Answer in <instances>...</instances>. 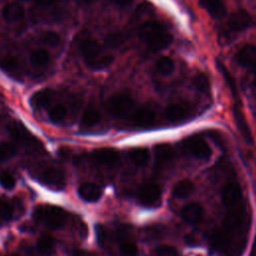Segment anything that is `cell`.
<instances>
[{
	"mask_svg": "<svg viewBox=\"0 0 256 256\" xmlns=\"http://www.w3.org/2000/svg\"><path fill=\"white\" fill-rule=\"evenodd\" d=\"M203 208L198 203H189L181 210L182 219L189 224H196L203 218Z\"/></svg>",
	"mask_w": 256,
	"mask_h": 256,
	"instance_id": "cell-18",
	"label": "cell"
},
{
	"mask_svg": "<svg viewBox=\"0 0 256 256\" xmlns=\"http://www.w3.org/2000/svg\"><path fill=\"white\" fill-rule=\"evenodd\" d=\"M37 249L42 255H45V256L51 255L55 249L54 238L49 235L41 236L37 241Z\"/></svg>",
	"mask_w": 256,
	"mask_h": 256,
	"instance_id": "cell-27",
	"label": "cell"
},
{
	"mask_svg": "<svg viewBox=\"0 0 256 256\" xmlns=\"http://www.w3.org/2000/svg\"><path fill=\"white\" fill-rule=\"evenodd\" d=\"M9 131L11 136H13V138L18 140L19 142L24 143L26 145H33V146L37 145V139H35L29 133V131H27L25 127H23L19 123L15 125H11L9 128Z\"/></svg>",
	"mask_w": 256,
	"mask_h": 256,
	"instance_id": "cell-22",
	"label": "cell"
},
{
	"mask_svg": "<svg viewBox=\"0 0 256 256\" xmlns=\"http://www.w3.org/2000/svg\"><path fill=\"white\" fill-rule=\"evenodd\" d=\"M236 60L243 67H256V46L246 45L241 48L236 55Z\"/></svg>",
	"mask_w": 256,
	"mask_h": 256,
	"instance_id": "cell-19",
	"label": "cell"
},
{
	"mask_svg": "<svg viewBox=\"0 0 256 256\" xmlns=\"http://www.w3.org/2000/svg\"><path fill=\"white\" fill-rule=\"evenodd\" d=\"M189 108L180 103H173L165 108V117L171 123H179L187 118Z\"/></svg>",
	"mask_w": 256,
	"mask_h": 256,
	"instance_id": "cell-16",
	"label": "cell"
},
{
	"mask_svg": "<svg viewBox=\"0 0 256 256\" xmlns=\"http://www.w3.org/2000/svg\"><path fill=\"white\" fill-rule=\"evenodd\" d=\"M138 34L153 51L162 50L172 42V35L161 24L153 21L143 23L139 27Z\"/></svg>",
	"mask_w": 256,
	"mask_h": 256,
	"instance_id": "cell-3",
	"label": "cell"
},
{
	"mask_svg": "<svg viewBox=\"0 0 256 256\" xmlns=\"http://www.w3.org/2000/svg\"><path fill=\"white\" fill-rule=\"evenodd\" d=\"M139 203L146 207H153L159 204L161 199V188L155 182H146L142 184L137 192Z\"/></svg>",
	"mask_w": 256,
	"mask_h": 256,
	"instance_id": "cell-8",
	"label": "cell"
},
{
	"mask_svg": "<svg viewBox=\"0 0 256 256\" xmlns=\"http://www.w3.org/2000/svg\"><path fill=\"white\" fill-rule=\"evenodd\" d=\"M78 195L84 201L96 202L102 196V190L97 184L86 182L78 187Z\"/></svg>",
	"mask_w": 256,
	"mask_h": 256,
	"instance_id": "cell-17",
	"label": "cell"
},
{
	"mask_svg": "<svg viewBox=\"0 0 256 256\" xmlns=\"http://www.w3.org/2000/svg\"><path fill=\"white\" fill-rule=\"evenodd\" d=\"M29 60L34 67H45L50 61V55L46 49L39 48L30 53Z\"/></svg>",
	"mask_w": 256,
	"mask_h": 256,
	"instance_id": "cell-26",
	"label": "cell"
},
{
	"mask_svg": "<svg viewBox=\"0 0 256 256\" xmlns=\"http://www.w3.org/2000/svg\"><path fill=\"white\" fill-rule=\"evenodd\" d=\"M129 158L134 165L138 167H142L148 163L150 158V153L147 148L136 147L129 151Z\"/></svg>",
	"mask_w": 256,
	"mask_h": 256,
	"instance_id": "cell-25",
	"label": "cell"
},
{
	"mask_svg": "<svg viewBox=\"0 0 256 256\" xmlns=\"http://www.w3.org/2000/svg\"><path fill=\"white\" fill-rule=\"evenodd\" d=\"M251 256H256V237H255V241H254L253 249H252V252H251Z\"/></svg>",
	"mask_w": 256,
	"mask_h": 256,
	"instance_id": "cell-40",
	"label": "cell"
},
{
	"mask_svg": "<svg viewBox=\"0 0 256 256\" xmlns=\"http://www.w3.org/2000/svg\"><path fill=\"white\" fill-rule=\"evenodd\" d=\"M175 69L174 61L168 56H161L155 63V70L161 75H169Z\"/></svg>",
	"mask_w": 256,
	"mask_h": 256,
	"instance_id": "cell-28",
	"label": "cell"
},
{
	"mask_svg": "<svg viewBox=\"0 0 256 256\" xmlns=\"http://www.w3.org/2000/svg\"><path fill=\"white\" fill-rule=\"evenodd\" d=\"M181 150L196 159L208 160L211 156V148L205 139L199 135H192L180 142Z\"/></svg>",
	"mask_w": 256,
	"mask_h": 256,
	"instance_id": "cell-6",
	"label": "cell"
},
{
	"mask_svg": "<svg viewBox=\"0 0 256 256\" xmlns=\"http://www.w3.org/2000/svg\"><path fill=\"white\" fill-rule=\"evenodd\" d=\"M5 256H19V254H17V253H13V254H8V255H5Z\"/></svg>",
	"mask_w": 256,
	"mask_h": 256,
	"instance_id": "cell-42",
	"label": "cell"
},
{
	"mask_svg": "<svg viewBox=\"0 0 256 256\" xmlns=\"http://www.w3.org/2000/svg\"><path fill=\"white\" fill-rule=\"evenodd\" d=\"M22 1H33V0H22Z\"/></svg>",
	"mask_w": 256,
	"mask_h": 256,
	"instance_id": "cell-43",
	"label": "cell"
},
{
	"mask_svg": "<svg viewBox=\"0 0 256 256\" xmlns=\"http://www.w3.org/2000/svg\"><path fill=\"white\" fill-rule=\"evenodd\" d=\"M34 216L52 229H59L63 227L67 220L65 210L54 205H44L36 208Z\"/></svg>",
	"mask_w": 256,
	"mask_h": 256,
	"instance_id": "cell-5",
	"label": "cell"
},
{
	"mask_svg": "<svg viewBox=\"0 0 256 256\" xmlns=\"http://www.w3.org/2000/svg\"><path fill=\"white\" fill-rule=\"evenodd\" d=\"M0 184L3 188L7 190H11L15 187L16 181L14 176L8 172V171H3L0 173Z\"/></svg>",
	"mask_w": 256,
	"mask_h": 256,
	"instance_id": "cell-35",
	"label": "cell"
},
{
	"mask_svg": "<svg viewBox=\"0 0 256 256\" xmlns=\"http://www.w3.org/2000/svg\"><path fill=\"white\" fill-rule=\"evenodd\" d=\"M58 0H33V2H35L37 5L39 6H51L53 4H55Z\"/></svg>",
	"mask_w": 256,
	"mask_h": 256,
	"instance_id": "cell-37",
	"label": "cell"
},
{
	"mask_svg": "<svg viewBox=\"0 0 256 256\" xmlns=\"http://www.w3.org/2000/svg\"><path fill=\"white\" fill-rule=\"evenodd\" d=\"M217 67L219 69V71L221 72L224 80L226 81L228 87L230 88L233 100H234V104H233V116H234V120L236 122V126L239 130V132L241 133V135L243 136V138L245 139V141L249 144L253 143V137L251 134V130L249 128L248 122L245 118V115L243 113V109H242V104H241V98L239 96L238 93V89L235 83V80L233 78V76L230 74V72L227 70V68L219 61L216 62Z\"/></svg>",
	"mask_w": 256,
	"mask_h": 256,
	"instance_id": "cell-2",
	"label": "cell"
},
{
	"mask_svg": "<svg viewBox=\"0 0 256 256\" xmlns=\"http://www.w3.org/2000/svg\"><path fill=\"white\" fill-rule=\"evenodd\" d=\"M174 159V150L171 145L167 143L157 144L154 147L155 166L158 169H163L169 166Z\"/></svg>",
	"mask_w": 256,
	"mask_h": 256,
	"instance_id": "cell-12",
	"label": "cell"
},
{
	"mask_svg": "<svg viewBox=\"0 0 256 256\" xmlns=\"http://www.w3.org/2000/svg\"><path fill=\"white\" fill-rule=\"evenodd\" d=\"M253 84H254V86L256 87V73H255V76H254V78H253Z\"/></svg>",
	"mask_w": 256,
	"mask_h": 256,
	"instance_id": "cell-41",
	"label": "cell"
},
{
	"mask_svg": "<svg viewBox=\"0 0 256 256\" xmlns=\"http://www.w3.org/2000/svg\"><path fill=\"white\" fill-rule=\"evenodd\" d=\"M253 24V19L250 14L246 10H237L233 12L227 21L221 26L220 35L223 38H230L247 28H249Z\"/></svg>",
	"mask_w": 256,
	"mask_h": 256,
	"instance_id": "cell-4",
	"label": "cell"
},
{
	"mask_svg": "<svg viewBox=\"0 0 256 256\" xmlns=\"http://www.w3.org/2000/svg\"><path fill=\"white\" fill-rule=\"evenodd\" d=\"M119 250L125 256H137L138 254L137 245L130 241L122 242L119 246Z\"/></svg>",
	"mask_w": 256,
	"mask_h": 256,
	"instance_id": "cell-36",
	"label": "cell"
},
{
	"mask_svg": "<svg viewBox=\"0 0 256 256\" xmlns=\"http://www.w3.org/2000/svg\"><path fill=\"white\" fill-rule=\"evenodd\" d=\"M114 4L120 6V7H124V6H128L132 0H111Z\"/></svg>",
	"mask_w": 256,
	"mask_h": 256,
	"instance_id": "cell-38",
	"label": "cell"
},
{
	"mask_svg": "<svg viewBox=\"0 0 256 256\" xmlns=\"http://www.w3.org/2000/svg\"><path fill=\"white\" fill-rule=\"evenodd\" d=\"M55 97V91L51 88H44L36 91L30 98V103L33 107L41 109L47 108L52 103Z\"/></svg>",
	"mask_w": 256,
	"mask_h": 256,
	"instance_id": "cell-15",
	"label": "cell"
},
{
	"mask_svg": "<svg viewBox=\"0 0 256 256\" xmlns=\"http://www.w3.org/2000/svg\"><path fill=\"white\" fill-rule=\"evenodd\" d=\"M75 1L80 3V4H90V3H93V2H95L97 0H75Z\"/></svg>",
	"mask_w": 256,
	"mask_h": 256,
	"instance_id": "cell-39",
	"label": "cell"
},
{
	"mask_svg": "<svg viewBox=\"0 0 256 256\" xmlns=\"http://www.w3.org/2000/svg\"><path fill=\"white\" fill-rule=\"evenodd\" d=\"M42 182L53 189H61L65 184V176L62 170L56 167H47L41 173Z\"/></svg>",
	"mask_w": 256,
	"mask_h": 256,
	"instance_id": "cell-13",
	"label": "cell"
},
{
	"mask_svg": "<svg viewBox=\"0 0 256 256\" xmlns=\"http://www.w3.org/2000/svg\"><path fill=\"white\" fill-rule=\"evenodd\" d=\"M1 15L6 22L16 23L23 19L25 15V10L20 3L10 2L2 7Z\"/></svg>",
	"mask_w": 256,
	"mask_h": 256,
	"instance_id": "cell-14",
	"label": "cell"
},
{
	"mask_svg": "<svg viewBox=\"0 0 256 256\" xmlns=\"http://www.w3.org/2000/svg\"><path fill=\"white\" fill-rule=\"evenodd\" d=\"M17 152L16 146L11 142H2L0 144V160L6 161L15 156Z\"/></svg>",
	"mask_w": 256,
	"mask_h": 256,
	"instance_id": "cell-32",
	"label": "cell"
},
{
	"mask_svg": "<svg viewBox=\"0 0 256 256\" xmlns=\"http://www.w3.org/2000/svg\"><path fill=\"white\" fill-rule=\"evenodd\" d=\"M221 199L226 209L236 208L244 205L241 187L235 181L229 182L223 187L221 192Z\"/></svg>",
	"mask_w": 256,
	"mask_h": 256,
	"instance_id": "cell-9",
	"label": "cell"
},
{
	"mask_svg": "<svg viewBox=\"0 0 256 256\" xmlns=\"http://www.w3.org/2000/svg\"><path fill=\"white\" fill-rule=\"evenodd\" d=\"M195 190V185L191 180L183 179L175 183L172 188V195L177 199H185L193 194Z\"/></svg>",
	"mask_w": 256,
	"mask_h": 256,
	"instance_id": "cell-23",
	"label": "cell"
},
{
	"mask_svg": "<svg viewBox=\"0 0 256 256\" xmlns=\"http://www.w3.org/2000/svg\"><path fill=\"white\" fill-rule=\"evenodd\" d=\"M67 114V110L65 108L64 105L62 104H55L53 106H51L48 110V116L49 119L53 122V123H61Z\"/></svg>",
	"mask_w": 256,
	"mask_h": 256,
	"instance_id": "cell-29",
	"label": "cell"
},
{
	"mask_svg": "<svg viewBox=\"0 0 256 256\" xmlns=\"http://www.w3.org/2000/svg\"><path fill=\"white\" fill-rule=\"evenodd\" d=\"M40 39L41 41L49 46V47H57L59 46L60 42H61V37L60 35L53 31V30H47V31H44L41 36H40Z\"/></svg>",
	"mask_w": 256,
	"mask_h": 256,
	"instance_id": "cell-30",
	"label": "cell"
},
{
	"mask_svg": "<svg viewBox=\"0 0 256 256\" xmlns=\"http://www.w3.org/2000/svg\"><path fill=\"white\" fill-rule=\"evenodd\" d=\"M78 49L85 65L91 70H101L113 62V56L104 52L100 43L93 37L84 36L78 44Z\"/></svg>",
	"mask_w": 256,
	"mask_h": 256,
	"instance_id": "cell-1",
	"label": "cell"
},
{
	"mask_svg": "<svg viewBox=\"0 0 256 256\" xmlns=\"http://www.w3.org/2000/svg\"><path fill=\"white\" fill-rule=\"evenodd\" d=\"M199 3L215 19H221L226 15V7L222 0H199Z\"/></svg>",
	"mask_w": 256,
	"mask_h": 256,
	"instance_id": "cell-21",
	"label": "cell"
},
{
	"mask_svg": "<svg viewBox=\"0 0 256 256\" xmlns=\"http://www.w3.org/2000/svg\"><path fill=\"white\" fill-rule=\"evenodd\" d=\"M153 256H180L177 249L170 245L157 246L153 251Z\"/></svg>",
	"mask_w": 256,
	"mask_h": 256,
	"instance_id": "cell-33",
	"label": "cell"
},
{
	"mask_svg": "<svg viewBox=\"0 0 256 256\" xmlns=\"http://www.w3.org/2000/svg\"><path fill=\"white\" fill-rule=\"evenodd\" d=\"M91 156L96 163L104 166H115L120 161L119 152L114 148L104 147L95 149Z\"/></svg>",
	"mask_w": 256,
	"mask_h": 256,
	"instance_id": "cell-11",
	"label": "cell"
},
{
	"mask_svg": "<svg viewBox=\"0 0 256 256\" xmlns=\"http://www.w3.org/2000/svg\"><path fill=\"white\" fill-rule=\"evenodd\" d=\"M14 209L13 206L7 201L0 202V219L3 221H9L13 218Z\"/></svg>",
	"mask_w": 256,
	"mask_h": 256,
	"instance_id": "cell-34",
	"label": "cell"
},
{
	"mask_svg": "<svg viewBox=\"0 0 256 256\" xmlns=\"http://www.w3.org/2000/svg\"><path fill=\"white\" fill-rule=\"evenodd\" d=\"M135 107L134 99L128 94H115L107 101L108 113L118 119H123L132 114Z\"/></svg>",
	"mask_w": 256,
	"mask_h": 256,
	"instance_id": "cell-7",
	"label": "cell"
},
{
	"mask_svg": "<svg viewBox=\"0 0 256 256\" xmlns=\"http://www.w3.org/2000/svg\"><path fill=\"white\" fill-rule=\"evenodd\" d=\"M156 118V114L153 109L149 107H141L134 111L133 121L136 125L140 127H149L151 126Z\"/></svg>",
	"mask_w": 256,
	"mask_h": 256,
	"instance_id": "cell-20",
	"label": "cell"
},
{
	"mask_svg": "<svg viewBox=\"0 0 256 256\" xmlns=\"http://www.w3.org/2000/svg\"><path fill=\"white\" fill-rule=\"evenodd\" d=\"M0 68L1 70L15 80H22L23 71L21 64L17 57L11 54H6L0 57Z\"/></svg>",
	"mask_w": 256,
	"mask_h": 256,
	"instance_id": "cell-10",
	"label": "cell"
},
{
	"mask_svg": "<svg viewBox=\"0 0 256 256\" xmlns=\"http://www.w3.org/2000/svg\"><path fill=\"white\" fill-rule=\"evenodd\" d=\"M193 85L198 91L202 93H208L210 91V81L208 76L204 73L196 74L193 79Z\"/></svg>",
	"mask_w": 256,
	"mask_h": 256,
	"instance_id": "cell-31",
	"label": "cell"
},
{
	"mask_svg": "<svg viewBox=\"0 0 256 256\" xmlns=\"http://www.w3.org/2000/svg\"><path fill=\"white\" fill-rule=\"evenodd\" d=\"M100 113L94 107H88L84 110L81 119H80V126L84 129H90L97 125L100 121Z\"/></svg>",
	"mask_w": 256,
	"mask_h": 256,
	"instance_id": "cell-24",
	"label": "cell"
}]
</instances>
